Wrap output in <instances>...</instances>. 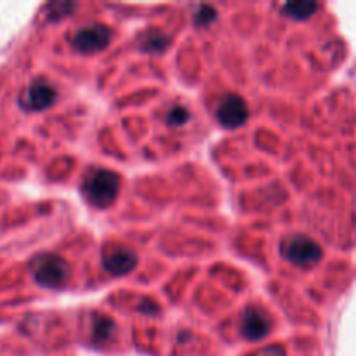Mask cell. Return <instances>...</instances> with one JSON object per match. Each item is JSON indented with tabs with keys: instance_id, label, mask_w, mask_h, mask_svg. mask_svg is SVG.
<instances>
[{
	"instance_id": "6",
	"label": "cell",
	"mask_w": 356,
	"mask_h": 356,
	"mask_svg": "<svg viewBox=\"0 0 356 356\" xmlns=\"http://www.w3.org/2000/svg\"><path fill=\"white\" fill-rule=\"evenodd\" d=\"M247 117H249V110L247 104L238 94H228L221 99L218 106V120L226 129H236L240 125L245 124Z\"/></svg>"
},
{
	"instance_id": "3",
	"label": "cell",
	"mask_w": 356,
	"mask_h": 356,
	"mask_svg": "<svg viewBox=\"0 0 356 356\" xmlns=\"http://www.w3.org/2000/svg\"><path fill=\"white\" fill-rule=\"evenodd\" d=\"M282 254L292 264L302 268L315 266L322 259V249H320L318 243L302 235L291 236L282 247Z\"/></svg>"
},
{
	"instance_id": "8",
	"label": "cell",
	"mask_w": 356,
	"mask_h": 356,
	"mask_svg": "<svg viewBox=\"0 0 356 356\" xmlns=\"http://www.w3.org/2000/svg\"><path fill=\"white\" fill-rule=\"evenodd\" d=\"M56 101V89L45 80H35L21 96V106L28 111H42Z\"/></svg>"
},
{
	"instance_id": "7",
	"label": "cell",
	"mask_w": 356,
	"mask_h": 356,
	"mask_svg": "<svg viewBox=\"0 0 356 356\" xmlns=\"http://www.w3.org/2000/svg\"><path fill=\"white\" fill-rule=\"evenodd\" d=\"M271 330V320L263 309L259 308H247L242 315V322H240V332L245 337L247 341H256L264 339Z\"/></svg>"
},
{
	"instance_id": "13",
	"label": "cell",
	"mask_w": 356,
	"mask_h": 356,
	"mask_svg": "<svg viewBox=\"0 0 356 356\" xmlns=\"http://www.w3.org/2000/svg\"><path fill=\"white\" fill-rule=\"evenodd\" d=\"M216 19V10L211 6H202L200 10L197 13V23L198 24H209L211 21Z\"/></svg>"
},
{
	"instance_id": "12",
	"label": "cell",
	"mask_w": 356,
	"mask_h": 356,
	"mask_svg": "<svg viewBox=\"0 0 356 356\" xmlns=\"http://www.w3.org/2000/svg\"><path fill=\"white\" fill-rule=\"evenodd\" d=\"M167 120L170 125H183L190 120V111L184 106H174L167 115Z\"/></svg>"
},
{
	"instance_id": "2",
	"label": "cell",
	"mask_w": 356,
	"mask_h": 356,
	"mask_svg": "<svg viewBox=\"0 0 356 356\" xmlns=\"http://www.w3.org/2000/svg\"><path fill=\"white\" fill-rule=\"evenodd\" d=\"M31 273L35 282L45 289H59L66 285L72 277V268L63 257L54 254H45L35 259L31 264Z\"/></svg>"
},
{
	"instance_id": "10",
	"label": "cell",
	"mask_w": 356,
	"mask_h": 356,
	"mask_svg": "<svg viewBox=\"0 0 356 356\" xmlns=\"http://www.w3.org/2000/svg\"><path fill=\"white\" fill-rule=\"evenodd\" d=\"M318 9V6H316L315 2H306V0H302V2H289L284 6V14L285 16L292 17V19H308L309 16H312L315 10Z\"/></svg>"
},
{
	"instance_id": "9",
	"label": "cell",
	"mask_w": 356,
	"mask_h": 356,
	"mask_svg": "<svg viewBox=\"0 0 356 356\" xmlns=\"http://www.w3.org/2000/svg\"><path fill=\"white\" fill-rule=\"evenodd\" d=\"M169 45V38L159 30H149L145 37L141 38V49L145 52H149V54H159V52H163Z\"/></svg>"
},
{
	"instance_id": "14",
	"label": "cell",
	"mask_w": 356,
	"mask_h": 356,
	"mask_svg": "<svg viewBox=\"0 0 356 356\" xmlns=\"http://www.w3.org/2000/svg\"><path fill=\"white\" fill-rule=\"evenodd\" d=\"M263 356H284V353L278 350H268V351H264Z\"/></svg>"
},
{
	"instance_id": "4",
	"label": "cell",
	"mask_w": 356,
	"mask_h": 356,
	"mask_svg": "<svg viewBox=\"0 0 356 356\" xmlns=\"http://www.w3.org/2000/svg\"><path fill=\"white\" fill-rule=\"evenodd\" d=\"M111 35V30L104 24H89L73 35V45L83 54H94L110 45Z\"/></svg>"
},
{
	"instance_id": "1",
	"label": "cell",
	"mask_w": 356,
	"mask_h": 356,
	"mask_svg": "<svg viewBox=\"0 0 356 356\" xmlns=\"http://www.w3.org/2000/svg\"><path fill=\"white\" fill-rule=\"evenodd\" d=\"M83 191L92 205L108 207L117 200L118 191H120V177L111 170L97 169L86 179Z\"/></svg>"
},
{
	"instance_id": "11",
	"label": "cell",
	"mask_w": 356,
	"mask_h": 356,
	"mask_svg": "<svg viewBox=\"0 0 356 356\" xmlns=\"http://www.w3.org/2000/svg\"><path fill=\"white\" fill-rule=\"evenodd\" d=\"M115 323L108 316H97V320L92 325V336L96 343H106L113 337Z\"/></svg>"
},
{
	"instance_id": "5",
	"label": "cell",
	"mask_w": 356,
	"mask_h": 356,
	"mask_svg": "<svg viewBox=\"0 0 356 356\" xmlns=\"http://www.w3.org/2000/svg\"><path fill=\"white\" fill-rule=\"evenodd\" d=\"M103 266L113 277H124L138 266V256L129 247H110L103 254Z\"/></svg>"
}]
</instances>
